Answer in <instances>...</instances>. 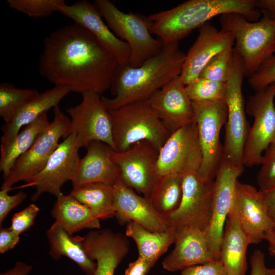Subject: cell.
Here are the masks:
<instances>
[{
	"instance_id": "6da1fadb",
	"label": "cell",
	"mask_w": 275,
	"mask_h": 275,
	"mask_svg": "<svg viewBox=\"0 0 275 275\" xmlns=\"http://www.w3.org/2000/svg\"><path fill=\"white\" fill-rule=\"evenodd\" d=\"M119 66L115 57L89 31L73 22L52 32L39 58L41 76L72 92L100 95L110 89Z\"/></svg>"
},
{
	"instance_id": "7a4b0ae2",
	"label": "cell",
	"mask_w": 275,
	"mask_h": 275,
	"mask_svg": "<svg viewBox=\"0 0 275 275\" xmlns=\"http://www.w3.org/2000/svg\"><path fill=\"white\" fill-rule=\"evenodd\" d=\"M186 54L179 42L164 45L161 51L137 67L118 66L110 88L112 98L101 96L107 110L148 100L167 82L180 75Z\"/></svg>"
},
{
	"instance_id": "3957f363",
	"label": "cell",
	"mask_w": 275,
	"mask_h": 275,
	"mask_svg": "<svg viewBox=\"0 0 275 275\" xmlns=\"http://www.w3.org/2000/svg\"><path fill=\"white\" fill-rule=\"evenodd\" d=\"M256 0H189L169 10L148 16L150 32L164 45L187 37L212 18L227 13H238L250 21H256L262 15L256 6Z\"/></svg>"
},
{
	"instance_id": "277c9868",
	"label": "cell",
	"mask_w": 275,
	"mask_h": 275,
	"mask_svg": "<svg viewBox=\"0 0 275 275\" xmlns=\"http://www.w3.org/2000/svg\"><path fill=\"white\" fill-rule=\"evenodd\" d=\"M261 13L256 21H250L238 13H227L219 17L221 30L234 38L233 49L242 58L245 77L248 78L275 53V18Z\"/></svg>"
},
{
	"instance_id": "5b68a950",
	"label": "cell",
	"mask_w": 275,
	"mask_h": 275,
	"mask_svg": "<svg viewBox=\"0 0 275 275\" xmlns=\"http://www.w3.org/2000/svg\"><path fill=\"white\" fill-rule=\"evenodd\" d=\"M108 111L116 152L124 151L143 141L150 142L159 151L171 134L148 100Z\"/></svg>"
},
{
	"instance_id": "8992f818",
	"label": "cell",
	"mask_w": 275,
	"mask_h": 275,
	"mask_svg": "<svg viewBox=\"0 0 275 275\" xmlns=\"http://www.w3.org/2000/svg\"><path fill=\"white\" fill-rule=\"evenodd\" d=\"M93 3L114 34L129 46L128 65L139 67L161 51L163 43L151 33L152 22L148 16L124 13L109 0H95Z\"/></svg>"
},
{
	"instance_id": "52a82bcc",
	"label": "cell",
	"mask_w": 275,
	"mask_h": 275,
	"mask_svg": "<svg viewBox=\"0 0 275 275\" xmlns=\"http://www.w3.org/2000/svg\"><path fill=\"white\" fill-rule=\"evenodd\" d=\"M245 77L244 64L233 49L225 101L228 115L222 156L232 167L243 169V154L250 128L246 120L242 85Z\"/></svg>"
},
{
	"instance_id": "ba28073f",
	"label": "cell",
	"mask_w": 275,
	"mask_h": 275,
	"mask_svg": "<svg viewBox=\"0 0 275 275\" xmlns=\"http://www.w3.org/2000/svg\"><path fill=\"white\" fill-rule=\"evenodd\" d=\"M182 196L178 209L166 217L176 231L187 228L206 232L211 218L214 180H205L197 170L182 175Z\"/></svg>"
},
{
	"instance_id": "9c48e42d",
	"label": "cell",
	"mask_w": 275,
	"mask_h": 275,
	"mask_svg": "<svg viewBox=\"0 0 275 275\" xmlns=\"http://www.w3.org/2000/svg\"><path fill=\"white\" fill-rule=\"evenodd\" d=\"M53 119L31 148L15 162L8 175L3 178L1 189H10L20 181L28 182L45 167L59 145L61 137L69 131L70 120L58 106L53 108Z\"/></svg>"
},
{
	"instance_id": "30bf717a",
	"label": "cell",
	"mask_w": 275,
	"mask_h": 275,
	"mask_svg": "<svg viewBox=\"0 0 275 275\" xmlns=\"http://www.w3.org/2000/svg\"><path fill=\"white\" fill-rule=\"evenodd\" d=\"M191 102L202 156L198 173L203 179L212 181L223 154L219 136L227 118V104L225 100Z\"/></svg>"
},
{
	"instance_id": "8fae6325",
	"label": "cell",
	"mask_w": 275,
	"mask_h": 275,
	"mask_svg": "<svg viewBox=\"0 0 275 275\" xmlns=\"http://www.w3.org/2000/svg\"><path fill=\"white\" fill-rule=\"evenodd\" d=\"M81 94V102L66 109L70 117V126L67 136L70 133L75 134V145L78 149L86 147L92 141H100L115 151L111 118L101 95L91 91Z\"/></svg>"
},
{
	"instance_id": "7c38bea8",
	"label": "cell",
	"mask_w": 275,
	"mask_h": 275,
	"mask_svg": "<svg viewBox=\"0 0 275 275\" xmlns=\"http://www.w3.org/2000/svg\"><path fill=\"white\" fill-rule=\"evenodd\" d=\"M274 97L275 82L256 91L249 99L246 112L254 121L243 150V166L261 164L263 153L272 142L275 132Z\"/></svg>"
},
{
	"instance_id": "4fadbf2b",
	"label": "cell",
	"mask_w": 275,
	"mask_h": 275,
	"mask_svg": "<svg viewBox=\"0 0 275 275\" xmlns=\"http://www.w3.org/2000/svg\"><path fill=\"white\" fill-rule=\"evenodd\" d=\"M158 155V150L143 141L124 151H114L112 159L119 168L122 182L149 198L159 177L156 170Z\"/></svg>"
},
{
	"instance_id": "5bb4252c",
	"label": "cell",
	"mask_w": 275,
	"mask_h": 275,
	"mask_svg": "<svg viewBox=\"0 0 275 275\" xmlns=\"http://www.w3.org/2000/svg\"><path fill=\"white\" fill-rule=\"evenodd\" d=\"M202 152L196 121L171 133L158 151L156 170L158 177L182 175L191 170L199 171Z\"/></svg>"
},
{
	"instance_id": "9a60e30c",
	"label": "cell",
	"mask_w": 275,
	"mask_h": 275,
	"mask_svg": "<svg viewBox=\"0 0 275 275\" xmlns=\"http://www.w3.org/2000/svg\"><path fill=\"white\" fill-rule=\"evenodd\" d=\"M243 171L232 167L222 157L214 180L211 221L206 231L208 242L217 260H219L225 223L234 205L238 178Z\"/></svg>"
},
{
	"instance_id": "2e32d148",
	"label": "cell",
	"mask_w": 275,
	"mask_h": 275,
	"mask_svg": "<svg viewBox=\"0 0 275 275\" xmlns=\"http://www.w3.org/2000/svg\"><path fill=\"white\" fill-rule=\"evenodd\" d=\"M78 150L74 133L69 134L59 144L43 169L27 182V186L36 188L32 201L45 193L56 197L62 194V187L71 180L79 159Z\"/></svg>"
},
{
	"instance_id": "e0dca14e",
	"label": "cell",
	"mask_w": 275,
	"mask_h": 275,
	"mask_svg": "<svg viewBox=\"0 0 275 275\" xmlns=\"http://www.w3.org/2000/svg\"><path fill=\"white\" fill-rule=\"evenodd\" d=\"M185 86L179 75L167 82L148 99L152 109L171 134L195 121Z\"/></svg>"
},
{
	"instance_id": "ac0fdd59",
	"label": "cell",
	"mask_w": 275,
	"mask_h": 275,
	"mask_svg": "<svg viewBox=\"0 0 275 275\" xmlns=\"http://www.w3.org/2000/svg\"><path fill=\"white\" fill-rule=\"evenodd\" d=\"M59 12L89 31L115 57L119 66L128 65L131 56L129 46L109 28L94 5L86 0L72 5H62Z\"/></svg>"
},
{
	"instance_id": "d6986e66",
	"label": "cell",
	"mask_w": 275,
	"mask_h": 275,
	"mask_svg": "<svg viewBox=\"0 0 275 275\" xmlns=\"http://www.w3.org/2000/svg\"><path fill=\"white\" fill-rule=\"evenodd\" d=\"M198 36L186 54L180 77L187 85L198 77L207 63L214 57L232 49L234 38L229 32L218 30L210 22L199 29Z\"/></svg>"
},
{
	"instance_id": "ffe728a7",
	"label": "cell",
	"mask_w": 275,
	"mask_h": 275,
	"mask_svg": "<svg viewBox=\"0 0 275 275\" xmlns=\"http://www.w3.org/2000/svg\"><path fill=\"white\" fill-rule=\"evenodd\" d=\"M115 216L121 225L133 222L153 232H163L171 227L154 209L149 198L142 197L119 178L113 185Z\"/></svg>"
},
{
	"instance_id": "44dd1931",
	"label": "cell",
	"mask_w": 275,
	"mask_h": 275,
	"mask_svg": "<svg viewBox=\"0 0 275 275\" xmlns=\"http://www.w3.org/2000/svg\"><path fill=\"white\" fill-rule=\"evenodd\" d=\"M78 237L88 257L96 261L94 275H114L129 250L127 237L109 229H96Z\"/></svg>"
},
{
	"instance_id": "7402d4cb",
	"label": "cell",
	"mask_w": 275,
	"mask_h": 275,
	"mask_svg": "<svg viewBox=\"0 0 275 275\" xmlns=\"http://www.w3.org/2000/svg\"><path fill=\"white\" fill-rule=\"evenodd\" d=\"M234 207L250 244H258L265 240L273 222L259 190L238 180Z\"/></svg>"
},
{
	"instance_id": "603a6c76",
	"label": "cell",
	"mask_w": 275,
	"mask_h": 275,
	"mask_svg": "<svg viewBox=\"0 0 275 275\" xmlns=\"http://www.w3.org/2000/svg\"><path fill=\"white\" fill-rule=\"evenodd\" d=\"M174 249L163 258L162 266L174 272L218 260L208 242L206 232L193 228L176 231Z\"/></svg>"
},
{
	"instance_id": "cb8c5ba5",
	"label": "cell",
	"mask_w": 275,
	"mask_h": 275,
	"mask_svg": "<svg viewBox=\"0 0 275 275\" xmlns=\"http://www.w3.org/2000/svg\"><path fill=\"white\" fill-rule=\"evenodd\" d=\"M86 148V154L79 158L70 180L73 187L91 183L113 185L120 176L112 159L115 150L100 141H92Z\"/></svg>"
},
{
	"instance_id": "d4e9b609",
	"label": "cell",
	"mask_w": 275,
	"mask_h": 275,
	"mask_svg": "<svg viewBox=\"0 0 275 275\" xmlns=\"http://www.w3.org/2000/svg\"><path fill=\"white\" fill-rule=\"evenodd\" d=\"M68 87L54 86L39 94L17 111L12 118L2 126L3 135L1 145L11 142L21 128L35 121L50 108L58 106L60 101L71 92Z\"/></svg>"
},
{
	"instance_id": "484cf974",
	"label": "cell",
	"mask_w": 275,
	"mask_h": 275,
	"mask_svg": "<svg viewBox=\"0 0 275 275\" xmlns=\"http://www.w3.org/2000/svg\"><path fill=\"white\" fill-rule=\"evenodd\" d=\"M249 244L234 205L227 218L220 245L219 260L227 275H245Z\"/></svg>"
},
{
	"instance_id": "4316f807",
	"label": "cell",
	"mask_w": 275,
	"mask_h": 275,
	"mask_svg": "<svg viewBox=\"0 0 275 275\" xmlns=\"http://www.w3.org/2000/svg\"><path fill=\"white\" fill-rule=\"evenodd\" d=\"M56 198L51 210V216L69 234L84 229L100 228V219L70 194H62Z\"/></svg>"
},
{
	"instance_id": "83f0119b",
	"label": "cell",
	"mask_w": 275,
	"mask_h": 275,
	"mask_svg": "<svg viewBox=\"0 0 275 275\" xmlns=\"http://www.w3.org/2000/svg\"><path fill=\"white\" fill-rule=\"evenodd\" d=\"M49 244V254L55 260L66 257L75 263L87 275H94L96 262L87 255L78 236H73L56 222L46 231Z\"/></svg>"
},
{
	"instance_id": "f1b7e54d",
	"label": "cell",
	"mask_w": 275,
	"mask_h": 275,
	"mask_svg": "<svg viewBox=\"0 0 275 275\" xmlns=\"http://www.w3.org/2000/svg\"><path fill=\"white\" fill-rule=\"evenodd\" d=\"M125 235L136 243L139 258L154 265L174 243L176 231L173 228L163 232H153L139 224L129 222L126 224Z\"/></svg>"
},
{
	"instance_id": "f546056e",
	"label": "cell",
	"mask_w": 275,
	"mask_h": 275,
	"mask_svg": "<svg viewBox=\"0 0 275 275\" xmlns=\"http://www.w3.org/2000/svg\"><path fill=\"white\" fill-rule=\"evenodd\" d=\"M50 123L47 113H44L24 126L11 142L0 146V171L3 178L8 175L16 161L31 148Z\"/></svg>"
},
{
	"instance_id": "4dcf8cb0",
	"label": "cell",
	"mask_w": 275,
	"mask_h": 275,
	"mask_svg": "<svg viewBox=\"0 0 275 275\" xmlns=\"http://www.w3.org/2000/svg\"><path fill=\"white\" fill-rule=\"evenodd\" d=\"M70 194L87 206L100 220L115 216L113 185L91 183L73 187Z\"/></svg>"
},
{
	"instance_id": "1f68e13d",
	"label": "cell",
	"mask_w": 275,
	"mask_h": 275,
	"mask_svg": "<svg viewBox=\"0 0 275 275\" xmlns=\"http://www.w3.org/2000/svg\"><path fill=\"white\" fill-rule=\"evenodd\" d=\"M182 196V175L159 177L149 197L154 209L165 218L179 207Z\"/></svg>"
},
{
	"instance_id": "d6a6232c",
	"label": "cell",
	"mask_w": 275,
	"mask_h": 275,
	"mask_svg": "<svg viewBox=\"0 0 275 275\" xmlns=\"http://www.w3.org/2000/svg\"><path fill=\"white\" fill-rule=\"evenodd\" d=\"M39 94L34 89H20L6 83L0 85V116L5 123Z\"/></svg>"
},
{
	"instance_id": "836d02e7",
	"label": "cell",
	"mask_w": 275,
	"mask_h": 275,
	"mask_svg": "<svg viewBox=\"0 0 275 275\" xmlns=\"http://www.w3.org/2000/svg\"><path fill=\"white\" fill-rule=\"evenodd\" d=\"M186 93L192 101L225 100L226 82H219L199 77L186 85Z\"/></svg>"
},
{
	"instance_id": "e575fe53",
	"label": "cell",
	"mask_w": 275,
	"mask_h": 275,
	"mask_svg": "<svg viewBox=\"0 0 275 275\" xmlns=\"http://www.w3.org/2000/svg\"><path fill=\"white\" fill-rule=\"evenodd\" d=\"M9 6L29 17L40 18L59 12L64 0H8Z\"/></svg>"
},
{
	"instance_id": "d590c367",
	"label": "cell",
	"mask_w": 275,
	"mask_h": 275,
	"mask_svg": "<svg viewBox=\"0 0 275 275\" xmlns=\"http://www.w3.org/2000/svg\"><path fill=\"white\" fill-rule=\"evenodd\" d=\"M233 52V48L214 57L205 66L199 77L226 83L229 76Z\"/></svg>"
},
{
	"instance_id": "8d00e7d4",
	"label": "cell",
	"mask_w": 275,
	"mask_h": 275,
	"mask_svg": "<svg viewBox=\"0 0 275 275\" xmlns=\"http://www.w3.org/2000/svg\"><path fill=\"white\" fill-rule=\"evenodd\" d=\"M261 164L256 180L259 190L264 191L275 186V143L266 149Z\"/></svg>"
},
{
	"instance_id": "74e56055",
	"label": "cell",
	"mask_w": 275,
	"mask_h": 275,
	"mask_svg": "<svg viewBox=\"0 0 275 275\" xmlns=\"http://www.w3.org/2000/svg\"><path fill=\"white\" fill-rule=\"evenodd\" d=\"M248 81L256 91L275 82V53L262 63Z\"/></svg>"
},
{
	"instance_id": "f35d334b",
	"label": "cell",
	"mask_w": 275,
	"mask_h": 275,
	"mask_svg": "<svg viewBox=\"0 0 275 275\" xmlns=\"http://www.w3.org/2000/svg\"><path fill=\"white\" fill-rule=\"evenodd\" d=\"M39 210V208L35 204H30L13 215L9 228L19 235L21 234L33 225Z\"/></svg>"
},
{
	"instance_id": "ab89813d",
	"label": "cell",
	"mask_w": 275,
	"mask_h": 275,
	"mask_svg": "<svg viewBox=\"0 0 275 275\" xmlns=\"http://www.w3.org/2000/svg\"><path fill=\"white\" fill-rule=\"evenodd\" d=\"M10 189H1L0 191V225L9 212L21 203L27 197L26 194L20 191L13 195L8 194Z\"/></svg>"
},
{
	"instance_id": "60d3db41",
	"label": "cell",
	"mask_w": 275,
	"mask_h": 275,
	"mask_svg": "<svg viewBox=\"0 0 275 275\" xmlns=\"http://www.w3.org/2000/svg\"><path fill=\"white\" fill-rule=\"evenodd\" d=\"M180 275H227L220 260L189 267L181 270Z\"/></svg>"
},
{
	"instance_id": "b9f144b4",
	"label": "cell",
	"mask_w": 275,
	"mask_h": 275,
	"mask_svg": "<svg viewBox=\"0 0 275 275\" xmlns=\"http://www.w3.org/2000/svg\"><path fill=\"white\" fill-rule=\"evenodd\" d=\"M20 240V235L10 228L1 227L0 253L4 254L14 249Z\"/></svg>"
},
{
	"instance_id": "7bdbcfd3",
	"label": "cell",
	"mask_w": 275,
	"mask_h": 275,
	"mask_svg": "<svg viewBox=\"0 0 275 275\" xmlns=\"http://www.w3.org/2000/svg\"><path fill=\"white\" fill-rule=\"evenodd\" d=\"M250 275H269V268L266 265L265 255L259 250H255L250 258Z\"/></svg>"
},
{
	"instance_id": "ee69618b",
	"label": "cell",
	"mask_w": 275,
	"mask_h": 275,
	"mask_svg": "<svg viewBox=\"0 0 275 275\" xmlns=\"http://www.w3.org/2000/svg\"><path fill=\"white\" fill-rule=\"evenodd\" d=\"M154 265L153 264L138 257L128 264L124 275H146Z\"/></svg>"
},
{
	"instance_id": "f6af8a7d",
	"label": "cell",
	"mask_w": 275,
	"mask_h": 275,
	"mask_svg": "<svg viewBox=\"0 0 275 275\" xmlns=\"http://www.w3.org/2000/svg\"><path fill=\"white\" fill-rule=\"evenodd\" d=\"M273 223H275V186L264 190H259Z\"/></svg>"
},
{
	"instance_id": "bcb514c9",
	"label": "cell",
	"mask_w": 275,
	"mask_h": 275,
	"mask_svg": "<svg viewBox=\"0 0 275 275\" xmlns=\"http://www.w3.org/2000/svg\"><path fill=\"white\" fill-rule=\"evenodd\" d=\"M32 269V267L24 262L18 261L14 266L0 275H28Z\"/></svg>"
},
{
	"instance_id": "7dc6e473",
	"label": "cell",
	"mask_w": 275,
	"mask_h": 275,
	"mask_svg": "<svg viewBox=\"0 0 275 275\" xmlns=\"http://www.w3.org/2000/svg\"><path fill=\"white\" fill-rule=\"evenodd\" d=\"M256 6L261 13L267 14L275 18V0H256Z\"/></svg>"
},
{
	"instance_id": "c3c4849f",
	"label": "cell",
	"mask_w": 275,
	"mask_h": 275,
	"mask_svg": "<svg viewBox=\"0 0 275 275\" xmlns=\"http://www.w3.org/2000/svg\"><path fill=\"white\" fill-rule=\"evenodd\" d=\"M265 240L268 243V250L269 254L275 258V223L266 232Z\"/></svg>"
},
{
	"instance_id": "681fc988",
	"label": "cell",
	"mask_w": 275,
	"mask_h": 275,
	"mask_svg": "<svg viewBox=\"0 0 275 275\" xmlns=\"http://www.w3.org/2000/svg\"><path fill=\"white\" fill-rule=\"evenodd\" d=\"M269 275H275V267L269 268Z\"/></svg>"
},
{
	"instance_id": "f907efd6",
	"label": "cell",
	"mask_w": 275,
	"mask_h": 275,
	"mask_svg": "<svg viewBox=\"0 0 275 275\" xmlns=\"http://www.w3.org/2000/svg\"><path fill=\"white\" fill-rule=\"evenodd\" d=\"M271 143H275V132L273 136L272 141Z\"/></svg>"
}]
</instances>
